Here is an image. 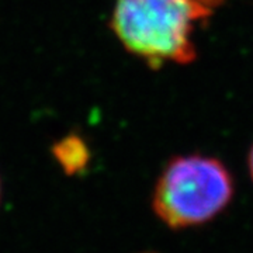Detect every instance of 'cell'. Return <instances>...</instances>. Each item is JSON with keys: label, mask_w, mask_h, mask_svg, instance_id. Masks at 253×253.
<instances>
[{"label": "cell", "mask_w": 253, "mask_h": 253, "mask_svg": "<svg viewBox=\"0 0 253 253\" xmlns=\"http://www.w3.org/2000/svg\"><path fill=\"white\" fill-rule=\"evenodd\" d=\"M146 253H152V252H146Z\"/></svg>", "instance_id": "5"}, {"label": "cell", "mask_w": 253, "mask_h": 253, "mask_svg": "<svg viewBox=\"0 0 253 253\" xmlns=\"http://www.w3.org/2000/svg\"><path fill=\"white\" fill-rule=\"evenodd\" d=\"M232 176L218 159L203 155L176 156L156 183L152 206L173 229L204 224L229 204Z\"/></svg>", "instance_id": "2"}, {"label": "cell", "mask_w": 253, "mask_h": 253, "mask_svg": "<svg viewBox=\"0 0 253 253\" xmlns=\"http://www.w3.org/2000/svg\"><path fill=\"white\" fill-rule=\"evenodd\" d=\"M52 154L66 174H76L89 162V149L86 142L78 135H68L52 148Z\"/></svg>", "instance_id": "3"}, {"label": "cell", "mask_w": 253, "mask_h": 253, "mask_svg": "<svg viewBox=\"0 0 253 253\" xmlns=\"http://www.w3.org/2000/svg\"><path fill=\"white\" fill-rule=\"evenodd\" d=\"M210 14L201 0H116L110 26L126 51L158 69L197 58L191 34Z\"/></svg>", "instance_id": "1"}, {"label": "cell", "mask_w": 253, "mask_h": 253, "mask_svg": "<svg viewBox=\"0 0 253 253\" xmlns=\"http://www.w3.org/2000/svg\"><path fill=\"white\" fill-rule=\"evenodd\" d=\"M248 163H249V172H251V176H252V180H253V146H252V149H251V154H249Z\"/></svg>", "instance_id": "4"}]
</instances>
